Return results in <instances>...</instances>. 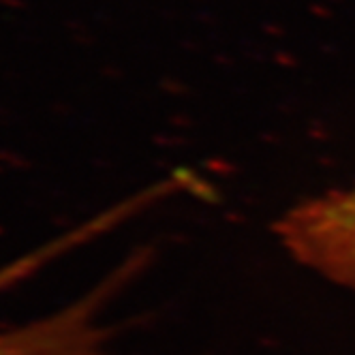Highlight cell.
<instances>
[{
	"label": "cell",
	"mask_w": 355,
	"mask_h": 355,
	"mask_svg": "<svg viewBox=\"0 0 355 355\" xmlns=\"http://www.w3.org/2000/svg\"><path fill=\"white\" fill-rule=\"evenodd\" d=\"M278 236L293 259L355 293V182L293 208Z\"/></svg>",
	"instance_id": "6da1fadb"
},
{
	"label": "cell",
	"mask_w": 355,
	"mask_h": 355,
	"mask_svg": "<svg viewBox=\"0 0 355 355\" xmlns=\"http://www.w3.org/2000/svg\"><path fill=\"white\" fill-rule=\"evenodd\" d=\"M107 295L110 287L103 285L56 313L0 329V355H116L101 321Z\"/></svg>",
	"instance_id": "7a4b0ae2"
}]
</instances>
